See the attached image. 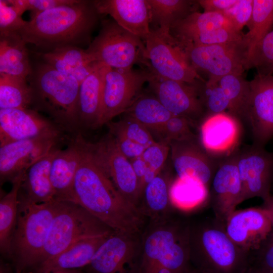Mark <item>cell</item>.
Masks as SVG:
<instances>
[{"label": "cell", "mask_w": 273, "mask_h": 273, "mask_svg": "<svg viewBox=\"0 0 273 273\" xmlns=\"http://www.w3.org/2000/svg\"><path fill=\"white\" fill-rule=\"evenodd\" d=\"M74 202L115 232L140 235L145 217L117 189L83 139L80 162L73 184Z\"/></svg>", "instance_id": "obj_1"}, {"label": "cell", "mask_w": 273, "mask_h": 273, "mask_svg": "<svg viewBox=\"0 0 273 273\" xmlns=\"http://www.w3.org/2000/svg\"><path fill=\"white\" fill-rule=\"evenodd\" d=\"M99 15L93 1L74 0L40 13L17 32L40 53L65 46L79 47L91 42V33Z\"/></svg>", "instance_id": "obj_2"}, {"label": "cell", "mask_w": 273, "mask_h": 273, "mask_svg": "<svg viewBox=\"0 0 273 273\" xmlns=\"http://www.w3.org/2000/svg\"><path fill=\"white\" fill-rule=\"evenodd\" d=\"M190 226V221L173 216L150 223L141 235L137 273H193Z\"/></svg>", "instance_id": "obj_3"}, {"label": "cell", "mask_w": 273, "mask_h": 273, "mask_svg": "<svg viewBox=\"0 0 273 273\" xmlns=\"http://www.w3.org/2000/svg\"><path fill=\"white\" fill-rule=\"evenodd\" d=\"M31 90L32 109L47 114L63 130L79 128L77 115L80 83L42 61L32 67L27 77Z\"/></svg>", "instance_id": "obj_4"}, {"label": "cell", "mask_w": 273, "mask_h": 273, "mask_svg": "<svg viewBox=\"0 0 273 273\" xmlns=\"http://www.w3.org/2000/svg\"><path fill=\"white\" fill-rule=\"evenodd\" d=\"M190 259L200 273H245L250 252L235 244L214 217L191 222Z\"/></svg>", "instance_id": "obj_5"}, {"label": "cell", "mask_w": 273, "mask_h": 273, "mask_svg": "<svg viewBox=\"0 0 273 273\" xmlns=\"http://www.w3.org/2000/svg\"><path fill=\"white\" fill-rule=\"evenodd\" d=\"M19 201L12 257L16 264V270L22 271L37 264L59 201L37 204L20 191Z\"/></svg>", "instance_id": "obj_6"}, {"label": "cell", "mask_w": 273, "mask_h": 273, "mask_svg": "<svg viewBox=\"0 0 273 273\" xmlns=\"http://www.w3.org/2000/svg\"><path fill=\"white\" fill-rule=\"evenodd\" d=\"M114 232L111 228L78 204L59 201L58 210L36 266L56 256L79 240L109 237Z\"/></svg>", "instance_id": "obj_7"}, {"label": "cell", "mask_w": 273, "mask_h": 273, "mask_svg": "<svg viewBox=\"0 0 273 273\" xmlns=\"http://www.w3.org/2000/svg\"><path fill=\"white\" fill-rule=\"evenodd\" d=\"M85 51L94 62L110 68L130 69L137 63L150 67L143 40L113 19L102 21L98 34Z\"/></svg>", "instance_id": "obj_8"}, {"label": "cell", "mask_w": 273, "mask_h": 273, "mask_svg": "<svg viewBox=\"0 0 273 273\" xmlns=\"http://www.w3.org/2000/svg\"><path fill=\"white\" fill-rule=\"evenodd\" d=\"M178 43L192 67L199 75H206V80L217 81L228 74H242L247 69L243 40L213 45Z\"/></svg>", "instance_id": "obj_9"}, {"label": "cell", "mask_w": 273, "mask_h": 273, "mask_svg": "<svg viewBox=\"0 0 273 273\" xmlns=\"http://www.w3.org/2000/svg\"><path fill=\"white\" fill-rule=\"evenodd\" d=\"M152 75L149 69H115L107 67L103 77L99 126L128 109Z\"/></svg>", "instance_id": "obj_10"}, {"label": "cell", "mask_w": 273, "mask_h": 273, "mask_svg": "<svg viewBox=\"0 0 273 273\" xmlns=\"http://www.w3.org/2000/svg\"><path fill=\"white\" fill-rule=\"evenodd\" d=\"M144 40L150 64L148 69L155 74L187 83L204 79L190 65L182 48L170 33L151 29Z\"/></svg>", "instance_id": "obj_11"}, {"label": "cell", "mask_w": 273, "mask_h": 273, "mask_svg": "<svg viewBox=\"0 0 273 273\" xmlns=\"http://www.w3.org/2000/svg\"><path fill=\"white\" fill-rule=\"evenodd\" d=\"M141 235L114 232L101 245L86 271L90 273H137Z\"/></svg>", "instance_id": "obj_12"}, {"label": "cell", "mask_w": 273, "mask_h": 273, "mask_svg": "<svg viewBox=\"0 0 273 273\" xmlns=\"http://www.w3.org/2000/svg\"><path fill=\"white\" fill-rule=\"evenodd\" d=\"M237 165L242 187V199L271 197L273 183V153L255 144L240 149Z\"/></svg>", "instance_id": "obj_13"}, {"label": "cell", "mask_w": 273, "mask_h": 273, "mask_svg": "<svg viewBox=\"0 0 273 273\" xmlns=\"http://www.w3.org/2000/svg\"><path fill=\"white\" fill-rule=\"evenodd\" d=\"M199 141L207 153L218 162L240 150L241 120L229 112L207 114L199 124Z\"/></svg>", "instance_id": "obj_14"}, {"label": "cell", "mask_w": 273, "mask_h": 273, "mask_svg": "<svg viewBox=\"0 0 273 273\" xmlns=\"http://www.w3.org/2000/svg\"><path fill=\"white\" fill-rule=\"evenodd\" d=\"M92 151L100 164L121 194L138 208L140 200L139 180L130 161L120 151L110 133L96 143Z\"/></svg>", "instance_id": "obj_15"}, {"label": "cell", "mask_w": 273, "mask_h": 273, "mask_svg": "<svg viewBox=\"0 0 273 273\" xmlns=\"http://www.w3.org/2000/svg\"><path fill=\"white\" fill-rule=\"evenodd\" d=\"M62 136H41L0 147V181L13 182L38 160L57 147Z\"/></svg>", "instance_id": "obj_16"}, {"label": "cell", "mask_w": 273, "mask_h": 273, "mask_svg": "<svg viewBox=\"0 0 273 273\" xmlns=\"http://www.w3.org/2000/svg\"><path fill=\"white\" fill-rule=\"evenodd\" d=\"M249 82L250 95L243 119L249 124L253 144L264 147L273 137V75L257 74Z\"/></svg>", "instance_id": "obj_17"}, {"label": "cell", "mask_w": 273, "mask_h": 273, "mask_svg": "<svg viewBox=\"0 0 273 273\" xmlns=\"http://www.w3.org/2000/svg\"><path fill=\"white\" fill-rule=\"evenodd\" d=\"M151 72L148 83L162 104L174 115L185 117L194 125L199 124L206 113L199 98L195 81L187 83L167 79Z\"/></svg>", "instance_id": "obj_18"}, {"label": "cell", "mask_w": 273, "mask_h": 273, "mask_svg": "<svg viewBox=\"0 0 273 273\" xmlns=\"http://www.w3.org/2000/svg\"><path fill=\"white\" fill-rule=\"evenodd\" d=\"M237 153L219 162L208 194L207 199L213 217L224 225L237 205L243 202Z\"/></svg>", "instance_id": "obj_19"}, {"label": "cell", "mask_w": 273, "mask_h": 273, "mask_svg": "<svg viewBox=\"0 0 273 273\" xmlns=\"http://www.w3.org/2000/svg\"><path fill=\"white\" fill-rule=\"evenodd\" d=\"M63 129L32 108L0 109V147L41 136H62Z\"/></svg>", "instance_id": "obj_20"}, {"label": "cell", "mask_w": 273, "mask_h": 273, "mask_svg": "<svg viewBox=\"0 0 273 273\" xmlns=\"http://www.w3.org/2000/svg\"><path fill=\"white\" fill-rule=\"evenodd\" d=\"M171 158L178 177H191L200 182L209 192L219 162L205 151L195 137L169 143Z\"/></svg>", "instance_id": "obj_21"}, {"label": "cell", "mask_w": 273, "mask_h": 273, "mask_svg": "<svg viewBox=\"0 0 273 273\" xmlns=\"http://www.w3.org/2000/svg\"><path fill=\"white\" fill-rule=\"evenodd\" d=\"M224 228L235 244L250 252L258 248L271 233V214L264 205L236 210L226 220Z\"/></svg>", "instance_id": "obj_22"}, {"label": "cell", "mask_w": 273, "mask_h": 273, "mask_svg": "<svg viewBox=\"0 0 273 273\" xmlns=\"http://www.w3.org/2000/svg\"><path fill=\"white\" fill-rule=\"evenodd\" d=\"M100 15H110L118 25L143 40L151 32L147 0H94Z\"/></svg>", "instance_id": "obj_23"}, {"label": "cell", "mask_w": 273, "mask_h": 273, "mask_svg": "<svg viewBox=\"0 0 273 273\" xmlns=\"http://www.w3.org/2000/svg\"><path fill=\"white\" fill-rule=\"evenodd\" d=\"M83 139L78 133L66 149L58 150L53 160L50 179L56 201L74 202L73 184L81 158Z\"/></svg>", "instance_id": "obj_24"}, {"label": "cell", "mask_w": 273, "mask_h": 273, "mask_svg": "<svg viewBox=\"0 0 273 273\" xmlns=\"http://www.w3.org/2000/svg\"><path fill=\"white\" fill-rule=\"evenodd\" d=\"M107 67L97 62L80 84L77 105L79 127H99L103 77Z\"/></svg>", "instance_id": "obj_25"}, {"label": "cell", "mask_w": 273, "mask_h": 273, "mask_svg": "<svg viewBox=\"0 0 273 273\" xmlns=\"http://www.w3.org/2000/svg\"><path fill=\"white\" fill-rule=\"evenodd\" d=\"M173 180L168 173L161 172L145 187L138 208L150 223L164 221L173 216L169 194Z\"/></svg>", "instance_id": "obj_26"}, {"label": "cell", "mask_w": 273, "mask_h": 273, "mask_svg": "<svg viewBox=\"0 0 273 273\" xmlns=\"http://www.w3.org/2000/svg\"><path fill=\"white\" fill-rule=\"evenodd\" d=\"M43 62L57 71L74 77L80 83L95 68L89 54L80 47L65 46L46 53H39Z\"/></svg>", "instance_id": "obj_27"}, {"label": "cell", "mask_w": 273, "mask_h": 273, "mask_svg": "<svg viewBox=\"0 0 273 273\" xmlns=\"http://www.w3.org/2000/svg\"><path fill=\"white\" fill-rule=\"evenodd\" d=\"M109 237L90 238L79 240L56 256L36 266L33 268V273H43L57 269L85 267L89 264L99 248Z\"/></svg>", "instance_id": "obj_28"}, {"label": "cell", "mask_w": 273, "mask_h": 273, "mask_svg": "<svg viewBox=\"0 0 273 273\" xmlns=\"http://www.w3.org/2000/svg\"><path fill=\"white\" fill-rule=\"evenodd\" d=\"M59 148H53L33 164L27 170L21 189L29 200L37 203L55 201L54 190L50 179L52 162Z\"/></svg>", "instance_id": "obj_29"}, {"label": "cell", "mask_w": 273, "mask_h": 273, "mask_svg": "<svg viewBox=\"0 0 273 273\" xmlns=\"http://www.w3.org/2000/svg\"><path fill=\"white\" fill-rule=\"evenodd\" d=\"M26 44L17 32L0 34V73L27 78L32 67Z\"/></svg>", "instance_id": "obj_30"}, {"label": "cell", "mask_w": 273, "mask_h": 273, "mask_svg": "<svg viewBox=\"0 0 273 273\" xmlns=\"http://www.w3.org/2000/svg\"><path fill=\"white\" fill-rule=\"evenodd\" d=\"M150 10V26L164 33L191 14L197 12V1L147 0Z\"/></svg>", "instance_id": "obj_31"}, {"label": "cell", "mask_w": 273, "mask_h": 273, "mask_svg": "<svg viewBox=\"0 0 273 273\" xmlns=\"http://www.w3.org/2000/svg\"><path fill=\"white\" fill-rule=\"evenodd\" d=\"M25 174H21L12 183L11 191L0 200V250L3 255L12 257V243L16 224L19 194Z\"/></svg>", "instance_id": "obj_32"}, {"label": "cell", "mask_w": 273, "mask_h": 273, "mask_svg": "<svg viewBox=\"0 0 273 273\" xmlns=\"http://www.w3.org/2000/svg\"><path fill=\"white\" fill-rule=\"evenodd\" d=\"M223 27L234 28L223 13L197 11L175 23L170 33L177 41L185 42L196 35Z\"/></svg>", "instance_id": "obj_33"}, {"label": "cell", "mask_w": 273, "mask_h": 273, "mask_svg": "<svg viewBox=\"0 0 273 273\" xmlns=\"http://www.w3.org/2000/svg\"><path fill=\"white\" fill-rule=\"evenodd\" d=\"M125 113L126 115L135 119L149 130L158 133L174 115L155 96L146 95H140Z\"/></svg>", "instance_id": "obj_34"}, {"label": "cell", "mask_w": 273, "mask_h": 273, "mask_svg": "<svg viewBox=\"0 0 273 273\" xmlns=\"http://www.w3.org/2000/svg\"><path fill=\"white\" fill-rule=\"evenodd\" d=\"M253 6L252 16L247 25L249 30L243 39L247 60L255 46L273 30V0H253Z\"/></svg>", "instance_id": "obj_35"}, {"label": "cell", "mask_w": 273, "mask_h": 273, "mask_svg": "<svg viewBox=\"0 0 273 273\" xmlns=\"http://www.w3.org/2000/svg\"><path fill=\"white\" fill-rule=\"evenodd\" d=\"M31 104L27 78L0 73V109L29 108Z\"/></svg>", "instance_id": "obj_36"}, {"label": "cell", "mask_w": 273, "mask_h": 273, "mask_svg": "<svg viewBox=\"0 0 273 273\" xmlns=\"http://www.w3.org/2000/svg\"><path fill=\"white\" fill-rule=\"evenodd\" d=\"M217 82L230 102L229 113L241 120L249 97L250 82L245 80L242 74H235L225 75Z\"/></svg>", "instance_id": "obj_37"}, {"label": "cell", "mask_w": 273, "mask_h": 273, "mask_svg": "<svg viewBox=\"0 0 273 273\" xmlns=\"http://www.w3.org/2000/svg\"><path fill=\"white\" fill-rule=\"evenodd\" d=\"M169 194L173 206L184 208L192 207L204 198H208V192L196 179L176 177L171 184Z\"/></svg>", "instance_id": "obj_38"}, {"label": "cell", "mask_w": 273, "mask_h": 273, "mask_svg": "<svg viewBox=\"0 0 273 273\" xmlns=\"http://www.w3.org/2000/svg\"><path fill=\"white\" fill-rule=\"evenodd\" d=\"M195 83L206 115L230 112V102L217 81L198 79Z\"/></svg>", "instance_id": "obj_39"}, {"label": "cell", "mask_w": 273, "mask_h": 273, "mask_svg": "<svg viewBox=\"0 0 273 273\" xmlns=\"http://www.w3.org/2000/svg\"><path fill=\"white\" fill-rule=\"evenodd\" d=\"M107 124L109 133L123 136L147 148L155 142L149 130L133 118L126 116L116 122Z\"/></svg>", "instance_id": "obj_40"}, {"label": "cell", "mask_w": 273, "mask_h": 273, "mask_svg": "<svg viewBox=\"0 0 273 273\" xmlns=\"http://www.w3.org/2000/svg\"><path fill=\"white\" fill-rule=\"evenodd\" d=\"M247 69H256L257 74L273 75V30L255 47L247 60Z\"/></svg>", "instance_id": "obj_41"}, {"label": "cell", "mask_w": 273, "mask_h": 273, "mask_svg": "<svg viewBox=\"0 0 273 273\" xmlns=\"http://www.w3.org/2000/svg\"><path fill=\"white\" fill-rule=\"evenodd\" d=\"M194 123L188 118L177 115L172 116L165 123L159 133L163 136L161 141L169 143L197 136L192 130Z\"/></svg>", "instance_id": "obj_42"}, {"label": "cell", "mask_w": 273, "mask_h": 273, "mask_svg": "<svg viewBox=\"0 0 273 273\" xmlns=\"http://www.w3.org/2000/svg\"><path fill=\"white\" fill-rule=\"evenodd\" d=\"M23 14L12 0L0 1V34L18 32L26 24Z\"/></svg>", "instance_id": "obj_43"}, {"label": "cell", "mask_w": 273, "mask_h": 273, "mask_svg": "<svg viewBox=\"0 0 273 273\" xmlns=\"http://www.w3.org/2000/svg\"><path fill=\"white\" fill-rule=\"evenodd\" d=\"M273 271V233L249 254V266Z\"/></svg>", "instance_id": "obj_44"}, {"label": "cell", "mask_w": 273, "mask_h": 273, "mask_svg": "<svg viewBox=\"0 0 273 273\" xmlns=\"http://www.w3.org/2000/svg\"><path fill=\"white\" fill-rule=\"evenodd\" d=\"M253 0H238L237 2L223 14L234 28L241 32L249 23L253 12Z\"/></svg>", "instance_id": "obj_45"}, {"label": "cell", "mask_w": 273, "mask_h": 273, "mask_svg": "<svg viewBox=\"0 0 273 273\" xmlns=\"http://www.w3.org/2000/svg\"><path fill=\"white\" fill-rule=\"evenodd\" d=\"M170 146L163 141L155 142L147 147L142 157L148 167L160 173L167 158Z\"/></svg>", "instance_id": "obj_46"}, {"label": "cell", "mask_w": 273, "mask_h": 273, "mask_svg": "<svg viewBox=\"0 0 273 273\" xmlns=\"http://www.w3.org/2000/svg\"><path fill=\"white\" fill-rule=\"evenodd\" d=\"M74 0H13V3L24 13L30 12V19L40 13L59 6L72 3Z\"/></svg>", "instance_id": "obj_47"}, {"label": "cell", "mask_w": 273, "mask_h": 273, "mask_svg": "<svg viewBox=\"0 0 273 273\" xmlns=\"http://www.w3.org/2000/svg\"><path fill=\"white\" fill-rule=\"evenodd\" d=\"M111 135L114 138L121 152L129 160L142 156L146 148L123 136Z\"/></svg>", "instance_id": "obj_48"}, {"label": "cell", "mask_w": 273, "mask_h": 273, "mask_svg": "<svg viewBox=\"0 0 273 273\" xmlns=\"http://www.w3.org/2000/svg\"><path fill=\"white\" fill-rule=\"evenodd\" d=\"M198 3L204 12L223 13L233 7L238 0H199Z\"/></svg>", "instance_id": "obj_49"}, {"label": "cell", "mask_w": 273, "mask_h": 273, "mask_svg": "<svg viewBox=\"0 0 273 273\" xmlns=\"http://www.w3.org/2000/svg\"><path fill=\"white\" fill-rule=\"evenodd\" d=\"M130 161L133 170L139 180V186L140 187V184L145 176L148 166L142 156L130 160Z\"/></svg>", "instance_id": "obj_50"}, {"label": "cell", "mask_w": 273, "mask_h": 273, "mask_svg": "<svg viewBox=\"0 0 273 273\" xmlns=\"http://www.w3.org/2000/svg\"><path fill=\"white\" fill-rule=\"evenodd\" d=\"M43 273H84L79 269H57Z\"/></svg>", "instance_id": "obj_51"}, {"label": "cell", "mask_w": 273, "mask_h": 273, "mask_svg": "<svg viewBox=\"0 0 273 273\" xmlns=\"http://www.w3.org/2000/svg\"><path fill=\"white\" fill-rule=\"evenodd\" d=\"M263 205L265 206L269 210L272 221V231L273 233V195H271L270 198L267 201L263 202Z\"/></svg>", "instance_id": "obj_52"}, {"label": "cell", "mask_w": 273, "mask_h": 273, "mask_svg": "<svg viewBox=\"0 0 273 273\" xmlns=\"http://www.w3.org/2000/svg\"><path fill=\"white\" fill-rule=\"evenodd\" d=\"M245 273H273L272 271L248 267Z\"/></svg>", "instance_id": "obj_53"}, {"label": "cell", "mask_w": 273, "mask_h": 273, "mask_svg": "<svg viewBox=\"0 0 273 273\" xmlns=\"http://www.w3.org/2000/svg\"><path fill=\"white\" fill-rule=\"evenodd\" d=\"M271 194L273 195V183L271 187Z\"/></svg>", "instance_id": "obj_54"}, {"label": "cell", "mask_w": 273, "mask_h": 273, "mask_svg": "<svg viewBox=\"0 0 273 273\" xmlns=\"http://www.w3.org/2000/svg\"><path fill=\"white\" fill-rule=\"evenodd\" d=\"M16 273H22V271L20 270H16Z\"/></svg>", "instance_id": "obj_55"}, {"label": "cell", "mask_w": 273, "mask_h": 273, "mask_svg": "<svg viewBox=\"0 0 273 273\" xmlns=\"http://www.w3.org/2000/svg\"><path fill=\"white\" fill-rule=\"evenodd\" d=\"M193 273H200V272L195 269L194 271L193 272Z\"/></svg>", "instance_id": "obj_56"}, {"label": "cell", "mask_w": 273, "mask_h": 273, "mask_svg": "<svg viewBox=\"0 0 273 273\" xmlns=\"http://www.w3.org/2000/svg\"><path fill=\"white\" fill-rule=\"evenodd\" d=\"M86 273H90V272H88V271H86Z\"/></svg>", "instance_id": "obj_57"}]
</instances>
